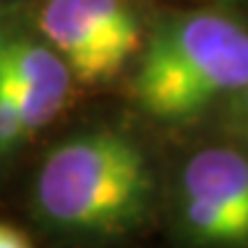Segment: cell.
Masks as SVG:
<instances>
[{"label": "cell", "mask_w": 248, "mask_h": 248, "mask_svg": "<svg viewBox=\"0 0 248 248\" xmlns=\"http://www.w3.org/2000/svg\"><path fill=\"white\" fill-rule=\"evenodd\" d=\"M154 179L147 156L115 131H92L58 145L37 177V204L48 223L83 234H122L150 212Z\"/></svg>", "instance_id": "6da1fadb"}, {"label": "cell", "mask_w": 248, "mask_h": 248, "mask_svg": "<svg viewBox=\"0 0 248 248\" xmlns=\"http://www.w3.org/2000/svg\"><path fill=\"white\" fill-rule=\"evenodd\" d=\"M248 85V28L221 12L159 21L145 44L133 94L159 120H186Z\"/></svg>", "instance_id": "7a4b0ae2"}, {"label": "cell", "mask_w": 248, "mask_h": 248, "mask_svg": "<svg viewBox=\"0 0 248 248\" xmlns=\"http://www.w3.org/2000/svg\"><path fill=\"white\" fill-rule=\"evenodd\" d=\"M39 30L85 85L115 78L142 44L140 23L126 0H46Z\"/></svg>", "instance_id": "3957f363"}, {"label": "cell", "mask_w": 248, "mask_h": 248, "mask_svg": "<svg viewBox=\"0 0 248 248\" xmlns=\"http://www.w3.org/2000/svg\"><path fill=\"white\" fill-rule=\"evenodd\" d=\"M186 228L204 244L248 241V156L232 147L193 154L182 172Z\"/></svg>", "instance_id": "277c9868"}, {"label": "cell", "mask_w": 248, "mask_h": 248, "mask_svg": "<svg viewBox=\"0 0 248 248\" xmlns=\"http://www.w3.org/2000/svg\"><path fill=\"white\" fill-rule=\"evenodd\" d=\"M0 69L18 104L26 136L60 115L74 76L55 48L28 37L0 35Z\"/></svg>", "instance_id": "5b68a950"}, {"label": "cell", "mask_w": 248, "mask_h": 248, "mask_svg": "<svg viewBox=\"0 0 248 248\" xmlns=\"http://www.w3.org/2000/svg\"><path fill=\"white\" fill-rule=\"evenodd\" d=\"M21 138H26L21 110H18V104L12 94L5 74L0 69V156L12 150Z\"/></svg>", "instance_id": "8992f818"}, {"label": "cell", "mask_w": 248, "mask_h": 248, "mask_svg": "<svg viewBox=\"0 0 248 248\" xmlns=\"http://www.w3.org/2000/svg\"><path fill=\"white\" fill-rule=\"evenodd\" d=\"M0 248H35V246L18 228L0 221Z\"/></svg>", "instance_id": "52a82bcc"}]
</instances>
